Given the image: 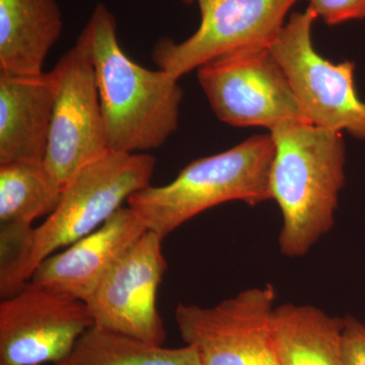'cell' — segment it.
Returning <instances> with one entry per match:
<instances>
[{
	"instance_id": "cell-1",
	"label": "cell",
	"mask_w": 365,
	"mask_h": 365,
	"mask_svg": "<svg viewBox=\"0 0 365 365\" xmlns=\"http://www.w3.org/2000/svg\"><path fill=\"white\" fill-rule=\"evenodd\" d=\"M85 30L108 150L137 153L162 148L179 125L184 96L179 78L144 68L123 51L116 18L104 4L95 6Z\"/></svg>"
},
{
	"instance_id": "cell-2",
	"label": "cell",
	"mask_w": 365,
	"mask_h": 365,
	"mask_svg": "<svg viewBox=\"0 0 365 365\" xmlns=\"http://www.w3.org/2000/svg\"><path fill=\"white\" fill-rule=\"evenodd\" d=\"M274 158L272 200L282 215L281 254L304 256L332 230L345 182V144L341 132L292 120L270 130Z\"/></svg>"
},
{
	"instance_id": "cell-3",
	"label": "cell",
	"mask_w": 365,
	"mask_h": 365,
	"mask_svg": "<svg viewBox=\"0 0 365 365\" xmlns=\"http://www.w3.org/2000/svg\"><path fill=\"white\" fill-rule=\"evenodd\" d=\"M157 160L145 153L108 150L79 170L62 190L56 209L33 227L14 251L0 259V297L9 299L57 250L97 230L136 192L150 186Z\"/></svg>"
},
{
	"instance_id": "cell-4",
	"label": "cell",
	"mask_w": 365,
	"mask_h": 365,
	"mask_svg": "<svg viewBox=\"0 0 365 365\" xmlns=\"http://www.w3.org/2000/svg\"><path fill=\"white\" fill-rule=\"evenodd\" d=\"M271 134L254 135L230 150L189 163L163 186L146 187L127 203L162 239L208 209L230 201L248 205L272 200Z\"/></svg>"
},
{
	"instance_id": "cell-5",
	"label": "cell",
	"mask_w": 365,
	"mask_h": 365,
	"mask_svg": "<svg viewBox=\"0 0 365 365\" xmlns=\"http://www.w3.org/2000/svg\"><path fill=\"white\" fill-rule=\"evenodd\" d=\"M316 20L309 9L292 14L271 52L309 123L365 139V103L355 88V64L332 63L317 52L312 40Z\"/></svg>"
},
{
	"instance_id": "cell-6",
	"label": "cell",
	"mask_w": 365,
	"mask_h": 365,
	"mask_svg": "<svg viewBox=\"0 0 365 365\" xmlns=\"http://www.w3.org/2000/svg\"><path fill=\"white\" fill-rule=\"evenodd\" d=\"M198 81L215 116L235 127L307 121L270 48L222 55L198 68Z\"/></svg>"
},
{
	"instance_id": "cell-7",
	"label": "cell",
	"mask_w": 365,
	"mask_h": 365,
	"mask_svg": "<svg viewBox=\"0 0 365 365\" xmlns=\"http://www.w3.org/2000/svg\"><path fill=\"white\" fill-rule=\"evenodd\" d=\"M275 299L272 285L250 288L210 307L179 304L175 319L201 365H279L271 329Z\"/></svg>"
},
{
	"instance_id": "cell-8",
	"label": "cell",
	"mask_w": 365,
	"mask_h": 365,
	"mask_svg": "<svg viewBox=\"0 0 365 365\" xmlns=\"http://www.w3.org/2000/svg\"><path fill=\"white\" fill-rule=\"evenodd\" d=\"M299 0H182L196 4L200 24L177 43L162 38L151 57L158 69L181 78L222 55L252 48H270Z\"/></svg>"
},
{
	"instance_id": "cell-9",
	"label": "cell",
	"mask_w": 365,
	"mask_h": 365,
	"mask_svg": "<svg viewBox=\"0 0 365 365\" xmlns=\"http://www.w3.org/2000/svg\"><path fill=\"white\" fill-rule=\"evenodd\" d=\"M53 71L57 95L44 165L64 188L79 170L109 150L85 29Z\"/></svg>"
},
{
	"instance_id": "cell-10",
	"label": "cell",
	"mask_w": 365,
	"mask_h": 365,
	"mask_svg": "<svg viewBox=\"0 0 365 365\" xmlns=\"http://www.w3.org/2000/svg\"><path fill=\"white\" fill-rule=\"evenodd\" d=\"M93 326L86 302L28 282L0 302V365L56 364Z\"/></svg>"
},
{
	"instance_id": "cell-11",
	"label": "cell",
	"mask_w": 365,
	"mask_h": 365,
	"mask_svg": "<svg viewBox=\"0 0 365 365\" xmlns=\"http://www.w3.org/2000/svg\"><path fill=\"white\" fill-rule=\"evenodd\" d=\"M163 240L148 230L101 281L86 302L93 326L163 345L167 332L157 307L158 287L168 270Z\"/></svg>"
},
{
	"instance_id": "cell-12",
	"label": "cell",
	"mask_w": 365,
	"mask_h": 365,
	"mask_svg": "<svg viewBox=\"0 0 365 365\" xmlns=\"http://www.w3.org/2000/svg\"><path fill=\"white\" fill-rule=\"evenodd\" d=\"M148 230L133 209L119 208L90 235L46 258L29 282L86 302L115 264Z\"/></svg>"
},
{
	"instance_id": "cell-13",
	"label": "cell",
	"mask_w": 365,
	"mask_h": 365,
	"mask_svg": "<svg viewBox=\"0 0 365 365\" xmlns=\"http://www.w3.org/2000/svg\"><path fill=\"white\" fill-rule=\"evenodd\" d=\"M57 95L54 71L0 72V165L44 163Z\"/></svg>"
},
{
	"instance_id": "cell-14",
	"label": "cell",
	"mask_w": 365,
	"mask_h": 365,
	"mask_svg": "<svg viewBox=\"0 0 365 365\" xmlns=\"http://www.w3.org/2000/svg\"><path fill=\"white\" fill-rule=\"evenodd\" d=\"M62 31L63 16L56 0H0V72L43 73Z\"/></svg>"
},
{
	"instance_id": "cell-15",
	"label": "cell",
	"mask_w": 365,
	"mask_h": 365,
	"mask_svg": "<svg viewBox=\"0 0 365 365\" xmlns=\"http://www.w3.org/2000/svg\"><path fill=\"white\" fill-rule=\"evenodd\" d=\"M271 329L279 365H343V318L285 304L274 309Z\"/></svg>"
},
{
	"instance_id": "cell-16",
	"label": "cell",
	"mask_w": 365,
	"mask_h": 365,
	"mask_svg": "<svg viewBox=\"0 0 365 365\" xmlns=\"http://www.w3.org/2000/svg\"><path fill=\"white\" fill-rule=\"evenodd\" d=\"M52 365H201L193 346L165 348L91 327L63 359Z\"/></svg>"
},
{
	"instance_id": "cell-17",
	"label": "cell",
	"mask_w": 365,
	"mask_h": 365,
	"mask_svg": "<svg viewBox=\"0 0 365 365\" xmlns=\"http://www.w3.org/2000/svg\"><path fill=\"white\" fill-rule=\"evenodd\" d=\"M62 190L44 163L0 165V227H33L56 209Z\"/></svg>"
},
{
	"instance_id": "cell-18",
	"label": "cell",
	"mask_w": 365,
	"mask_h": 365,
	"mask_svg": "<svg viewBox=\"0 0 365 365\" xmlns=\"http://www.w3.org/2000/svg\"><path fill=\"white\" fill-rule=\"evenodd\" d=\"M307 9L328 26L365 19V0H307Z\"/></svg>"
},
{
	"instance_id": "cell-19",
	"label": "cell",
	"mask_w": 365,
	"mask_h": 365,
	"mask_svg": "<svg viewBox=\"0 0 365 365\" xmlns=\"http://www.w3.org/2000/svg\"><path fill=\"white\" fill-rule=\"evenodd\" d=\"M343 365H365V325L353 316L343 318Z\"/></svg>"
}]
</instances>
